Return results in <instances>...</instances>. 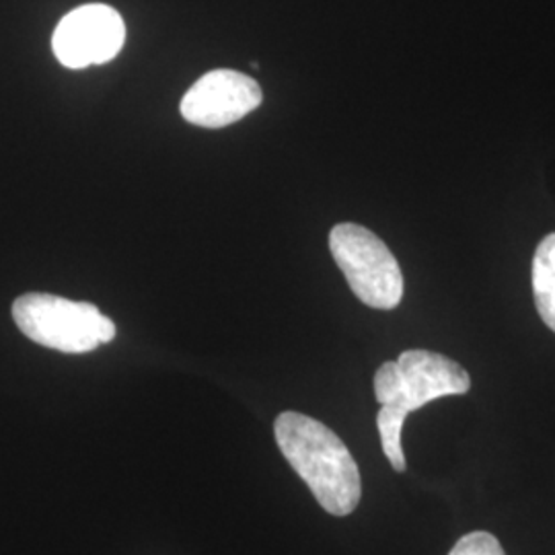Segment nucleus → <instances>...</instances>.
I'll use <instances>...</instances> for the list:
<instances>
[{"label": "nucleus", "instance_id": "8", "mask_svg": "<svg viewBox=\"0 0 555 555\" xmlns=\"http://www.w3.org/2000/svg\"><path fill=\"white\" fill-rule=\"evenodd\" d=\"M449 555H506L500 541L492 533L474 531L461 537Z\"/></svg>", "mask_w": 555, "mask_h": 555}, {"label": "nucleus", "instance_id": "4", "mask_svg": "<svg viewBox=\"0 0 555 555\" xmlns=\"http://www.w3.org/2000/svg\"><path fill=\"white\" fill-rule=\"evenodd\" d=\"M330 249L352 293L366 307L391 311L403 298V274L391 249L366 227L354 222L336 224L330 233Z\"/></svg>", "mask_w": 555, "mask_h": 555}, {"label": "nucleus", "instance_id": "5", "mask_svg": "<svg viewBox=\"0 0 555 555\" xmlns=\"http://www.w3.org/2000/svg\"><path fill=\"white\" fill-rule=\"evenodd\" d=\"M126 41V25L107 4H82L70 11L54 31L52 48L62 66L87 68L116 59Z\"/></svg>", "mask_w": 555, "mask_h": 555}, {"label": "nucleus", "instance_id": "7", "mask_svg": "<svg viewBox=\"0 0 555 555\" xmlns=\"http://www.w3.org/2000/svg\"><path fill=\"white\" fill-rule=\"evenodd\" d=\"M533 295L543 323L555 332V233L539 243L533 258Z\"/></svg>", "mask_w": 555, "mask_h": 555}, {"label": "nucleus", "instance_id": "1", "mask_svg": "<svg viewBox=\"0 0 555 555\" xmlns=\"http://www.w3.org/2000/svg\"><path fill=\"white\" fill-rule=\"evenodd\" d=\"M274 437L325 513L348 516L357 511L362 498L357 461L332 428L298 412H282L274 422Z\"/></svg>", "mask_w": 555, "mask_h": 555}, {"label": "nucleus", "instance_id": "3", "mask_svg": "<svg viewBox=\"0 0 555 555\" xmlns=\"http://www.w3.org/2000/svg\"><path fill=\"white\" fill-rule=\"evenodd\" d=\"M469 389L472 377L459 362L428 350H405L397 360L380 364L375 375L380 408L401 417L440 397L465 396Z\"/></svg>", "mask_w": 555, "mask_h": 555}, {"label": "nucleus", "instance_id": "2", "mask_svg": "<svg viewBox=\"0 0 555 555\" xmlns=\"http://www.w3.org/2000/svg\"><path fill=\"white\" fill-rule=\"evenodd\" d=\"M13 319L21 332L43 348L64 354L93 352L116 337V325L91 302L29 293L13 302Z\"/></svg>", "mask_w": 555, "mask_h": 555}, {"label": "nucleus", "instance_id": "6", "mask_svg": "<svg viewBox=\"0 0 555 555\" xmlns=\"http://www.w3.org/2000/svg\"><path fill=\"white\" fill-rule=\"evenodd\" d=\"M258 80L229 68L202 75L181 100V116L199 128H224L258 109Z\"/></svg>", "mask_w": 555, "mask_h": 555}]
</instances>
